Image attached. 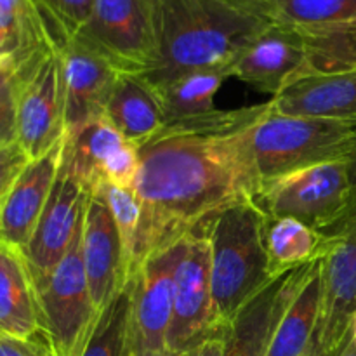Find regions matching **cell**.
Masks as SVG:
<instances>
[{
  "mask_svg": "<svg viewBox=\"0 0 356 356\" xmlns=\"http://www.w3.org/2000/svg\"><path fill=\"white\" fill-rule=\"evenodd\" d=\"M270 104L214 110L167 124L139 146L134 191L143 205L138 268L162 247L190 233H207L216 216L256 202L261 181L250 148V129Z\"/></svg>",
  "mask_w": 356,
  "mask_h": 356,
  "instance_id": "1",
  "label": "cell"
},
{
  "mask_svg": "<svg viewBox=\"0 0 356 356\" xmlns=\"http://www.w3.org/2000/svg\"><path fill=\"white\" fill-rule=\"evenodd\" d=\"M159 59L146 79L155 87L200 70H226L270 24L236 0H156Z\"/></svg>",
  "mask_w": 356,
  "mask_h": 356,
  "instance_id": "2",
  "label": "cell"
},
{
  "mask_svg": "<svg viewBox=\"0 0 356 356\" xmlns=\"http://www.w3.org/2000/svg\"><path fill=\"white\" fill-rule=\"evenodd\" d=\"M264 212L243 202L216 216L207 228L216 329L225 334L240 309L275 280L264 245Z\"/></svg>",
  "mask_w": 356,
  "mask_h": 356,
  "instance_id": "3",
  "label": "cell"
},
{
  "mask_svg": "<svg viewBox=\"0 0 356 356\" xmlns=\"http://www.w3.org/2000/svg\"><path fill=\"white\" fill-rule=\"evenodd\" d=\"M250 148L261 183L318 163L350 160L356 152V118L299 117L268 106L250 129Z\"/></svg>",
  "mask_w": 356,
  "mask_h": 356,
  "instance_id": "4",
  "label": "cell"
},
{
  "mask_svg": "<svg viewBox=\"0 0 356 356\" xmlns=\"http://www.w3.org/2000/svg\"><path fill=\"white\" fill-rule=\"evenodd\" d=\"M256 204L271 218H294L332 236L356 207L348 160L325 162L261 183Z\"/></svg>",
  "mask_w": 356,
  "mask_h": 356,
  "instance_id": "5",
  "label": "cell"
},
{
  "mask_svg": "<svg viewBox=\"0 0 356 356\" xmlns=\"http://www.w3.org/2000/svg\"><path fill=\"white\" fill-rule=\"evenodd\" d=\"M82 226L83 216L68 252L35 287L42 339L54 356H80L99 316L82 261Z\"/></svg>",
  "mask_w": 356,
  "mask_h": 356,
  "instance_id": "6",
  "label": "cell"
},
{
  "mask_svg": "<svg viewBox=\"0 0 356 356\" xmlns=\"http://www.w3.org/2000/svg\"><path fill=\"white\" fill-rule=\"evenodd\" d=\"M75 37L122 73L146 75L159 59L156 0H94Z\"/></svg>",
  "mask_w": 356,
  "mask_h": 356,
  "instance_id": "7",
  "label": "cell"
},
{
  "mask_svg": "<svg viewBox=\"0 0 356 356\" xmlns=\"http://www.w3.org/2000/svg\"><path fill=\"white\" fill-rule=\"evenodd\" d=\"M183 240L149 254L131 278L129 356H167L174 278L183 252Z\"/></svg>",
  "mask_w": 356,
  "mask_h": 356,
  "instance_id": "8",
  "label": "cell"
},
{
  "mask_svg": "<svg viewBox=\"0 0 356 356\" xmlns=\"http://www.w3.org/2000/svg\"><path fill=\"white\" fill-rule=\"evenodd\" d=\"M356 316V207L332 235L322 257V305L306 356H337L351 337Z\"/></svg>",
  "mask_w": 356,
  "mask_h": 356,
  "instance_id": "9",
  "label": "cell"
},
{
  "mask_svg": "<svg viewBox=\"0 0 356 356\" xmlns=\"http://www.w3.org/2000/svg\"><path fill=\"white\" fill-rule=\"evenodd\" d=\"M225 336L216 329L211 287V245L207 233H190L174 278L172 322L167 334V355H179L212 337Z\"/></svg>",
  "mask_w": 356,
  "mask_h": 356,
  "instance_id": "10",
  "label": "cell"
},
{
  "mask_svg": "<svg viewBox=\"0 0 356 356\" xmlns=\"http://www.w3.org/2000/svg\"><path fill=\"white\" fill-rule=\"evenodd\" d=\"M17 139L28 156L37 159L65 139V80L59 52L14 72Z\"/></svg>",
  "mask_w": 356,
  "mask_h": 356,
  "instance_id": "11",
  "label": "cell"
},
{
  "mask_svg": "<svg viewBox=\"0 0 356 356\" xmlns=\"http://www.w3.org/2000/svg\"><path fill=\"white\" fill-rule=\"evenodd\" d=\"M89 191L68 170L59 167L58 179L40 216L33 236L21 252L35 287L52 273L68 252L82 221Z\"/></svg>",
  "mask_w": 356,
  "mask_h": 356,
  "instance_id": "12",
  "label": "cell"
},
{
  "mask_svg": "<svg viewBox=\"0 0 356 356\" xmlns=\"http://www.w3.org/2000/svg\"><path fill=\"white\" fill-rule=\"evenodd\" d=\"M306 47L299 30L270 23L228 68L229 76L259 92L277 96L305 76Z\"/></svg>",
  "mask_w": 356,
  "mask_h": 356,
  "instance_id": "13",
  "label": "cell"
},
{
  "mask_svg": "<svg viewBox=\"0 0 356 356\" xmlns=\"http://www.w3.org/2000/svg\"><path fill=\"white\" fill-rule=\"evenodd\" d=\"M59 56L65 80V134H68L103 117L122 72L79 37H73Z\"/></svg>",
  "mask_w": 356,
  "mask_h": 356,
  "instance_id": "14",
  "label": "cell"
},
{
  "mask_svg": "<svg viewBox=\"0 0 356 356\" xmlns=\"http://www.w3.org/2000/svg\"><path fill=\"white\" fill-rule=\"evenodd\" d=\"M63 143L31 159L10 184L0 205V245L23 252L30 243L58 179Z\"/></svg>",
  "mask_w": 356,
  "mask_h": 356,
  "instance_id": "15",
  "label": "cell"
},
{
  "mask_svg": "<svg viewBox=\"0 0 356 356\" xmlns=\"http://www.w3.org/2000/svg\"><path fill=\"white\" fill-rule=\"evenodd\" d=\"M82 261L97 313L127 284L120 233L97 195L89 193L83 209Z\"/></svg>",
  "mask_w": 356,
  "mask_h": 356,
  "instance_id": "16",
  "label": "cell"
},
{
  "mask_svg": "<svg viewBox=\"0 0 356 356\" xmlns=\"http://www.w3.org/2000/svg\"><path fill=\"white\" fill-rule=\"evenodd\" d=\"M312 266L313 263L280 275L240 309L225 330L222 356H266L282 313L306 280Z\"/></svg>",
  "mask_w": 356,
  "mask_h": 356,
  "instance_id": "17",
  "label": "cell"
},
{
  "mask_svg": "<svg viewBox=\"0 0 356 356\" xmlns=\"http://www.w3.org/2000/svg\"><path fill=\"white\" fill-rule=\"evenodd\" d=\"M270 106L284 115L356 118V70L302 76L271 97Z\"/></svg>",
  "mask_w": 356,
  "mask_h": 356,
  "instance_id": "18",
  "label": "cell"
},
{
  "mask_svg": "<svg viewBox=\"0 0 356 356\" xmlns=\"http://www.w3.org/2000/svg\"><path fill=\"white\" fill-rule=\"evenodd\" d=\"M103 117L138 148L167 125L159 90L139 73H120Z\"/></svg>",
  "mask_w": 356,
  "mask_h": 356,
  "instance_id": "19",
  "label": "cell"
},
{
  "mask_svg": "<svg viewBox=\"0 0 356 356\" xmlns=\"http://www.w3.org/2000/svg\"><path fill=\"white\" fill-rule=\"evenodd\" d=\"M0 336L42 339L37 289L23 256L0 245Z\"/></svg>",
  "mask_w": 356,
  "mask_h": 356,
  "instance_id": "20",
  "label": "cell"
},
{
  "mask_svg": "<svg viewBox=\"0 0 356 356\" xmlns=\"http://www.w3.org/2000/svg\"><path fill=\"white\" fill-rule=\"evenodd\" d=\"M322 305V259L313 263L308 277L289 302L271 336L266 356H306L315 336Z\"/></svg>",
  "mask_w": 356,
  "mask_h": 356,
  "instance_id": "21",
  "label": "cell"
},
{
  "mask_svg": "<svg viewBox=\"0 0 356 356\" xmlns=\"http://www.w3.org/2000/svg\"><path fill=\"white\" fill-rule=\"evenodd\" d=\"M330 240L332 236L323 235L299 219L266 216L264 245L271 277L278 278L287 271L322 259L329 250Z\"/></svg>",
  "mask_w": 356,
  "mask_h": 356,
  "instance_id": "22",
  "label": "cell"
},
{
  "mask_svg": "<svg viewBox=\"0 0 356 356\" xmlns=\"http://www.w3.org/2000/svg\"><path fill=\"white\" fill-rule=\"evenodd\" d=\"M226 79H229L226 70H200L156 87L167 124L190 120L218 110L214 97Z\"/></svg>",
  "mask_w": 356,
  "mask_h": 356,
  "instance_id": "23",
  "label": "cell"
},
{
  "mask_svg": "<svg viewBox=\"0 0 356 356\" xmlns=\"http://www.w3.org/2000/svg\"><path fill=\"white\" fill-rule=\"evenodd\" d=\"M299 33L306 47L305 76L356 70V21L299 30Z\"/></svg>",
  "mask_w": 356,
  "mask_h": 356,
  "instance_id": "24",
  "label": "cell"
},
{
  "mask_svg": "<svg viewBox=\"0 0 356 356\" xmlns=\"http://www.w3.org/2000/svg\"><path fill=\"white\" fill-rule=\"evenodd\" d=\"M257 13L270 23L312 30L356 21V0H261Z\"/></svg>",
  "mask_w": 356,
  "mask_h": 356,
  "instance_id": "25",
  "label": "cell"
},
{
  "mask_svg": "<svg viewBox=\"0 0 356 356\" xmlns=\"http://www.w3.org/2000/svg\"><path fill=\"white\" fill-rule=\"evenodd\" d=\"M90 193L97 195L104 202L115 225H117L122 247H124L125 275H127V280H131L138 271L136 252H138L139 229H141L143 222L141 200L134 188L118 186V184L108 183V181H99Z\"/></svg>",
  "mask_w": 356,
  "mask_h": 356,
  "instance_id": "26",
  "label": "cell"
},
{
  "mask_svg": "<svg viewBox=\"0 0 356 356\" xmlns=\"http://www.w3.org/2000/svg\"><path fill=\"white\" fill-rule=\"evenodd\" d=\"M129 280L97 316L80 356H129V315H131Z\"/></svg>",
  "mask_w": 356,
  "mask_h": 356,
  "instance_id": "27",
  "label": "cell"
},
{
  "mask_svg": "<svg viewBox=\"0 0 356 356\" xmlns=\"http://www.w3.org/2000/svg\"><path fill=\"white\" fill-rule=\"evenodd\" d=\"M92 2L94 0H35L59 52L83 26Z\"/></svg>",
  "mask_w": 356,
  "mask_h": 356,
  "instance_id": "28",
  "label": "cell"
},
{
  "mask_svg": "<svg viewBox=\"0 0 356 356\" xmlns=\"http://www.w3.org/2000/svg\"><path fill=\"white\" fill-rule=\"evenodd\" d=\"M16 139V82L13 72L0 83V148L10 145Z\"/></svg>",
  "mask_w": 356,
  "mask_h": 356,
  "instance_id": "29",
  "label": "cell"
},
{
  "mask_svg": "<svg viewBox=\"0 0 356 356\" xmlns=\"http://www.w3.org/2000/svg\"><path fill=\"white\" fill-rule=\"evenodd\" d=\"M28 162H30V156L24 153L17 141L0 148V205L9 191L10 184L14 183L17 174L23 170Z\"/></svg>",
  "mask_w": 356,
  "mask_h": 356,
  "instance_id": "30",
  "label": "cell"
},
{
  "mask_svg": "<svg viewBox=\"0 0 356 356\" xmlns=\"http://www.w3.org/2000/svg\"><path fill=\"white\" fill-rule=\"evenodd\" d=\"M0 356H54L44 339L0 336Z\"/></svg>",
  "mask_w": 356,
  "mask_h": 356,
  "instance_id": "31",
  "label": "cell"
},
{
  "mask_svg": "<svg viewBox=\"0 0 356 356\" xmlns=\"http://www.w3.org/2000/svg\"><path fill=\"white\" fill-rule=\"evenodd\" d=\"M225 350V336L212 337V339L205 341L200 346L193 348L190 351H184L179 355H167V356H222Z\"/></svg>",
  "mask_w": 356,
  "mask_h": 356,
  "instance_id": "32",
  "label": "cell"
},
{
  "mask_svg": "<svg viewBox=\"0 0 356 356\" xmlns=\"http://www.w3.org/2000/svg\"><path fill=\"white\" fill-rule=\"evenodd\" d=\"M13 72H14V63L13 59H10V56L7 54L0 56V83H2V80Z\"/></svg>",
  "mask_w": 356,
  "mask_h": 356,
  "instance_id": "33",
  "label": "cell"
},
{
  "mask_svg": "<svg viewBox=\"0 0 356 356\" xmlns=\"http://www.w3.org/2000/svg\"><path fill=\"white\" fill-rule=\"evenodd\" d=\"M348 167H350V181H351V188H353V195L356 200V152L353 153V156L348 160Z\"/></svg>",
  "mask_w": 356,
  "mask_h": 356,
  "instance_id": "34",
  "label": "cell"
},
{
  "mask_svg": "<svg viewBox=\"0 0 356 356\" xmlns=\"http://www.w3.org/2000/svg\"><path fill=\"white\" fill-rule=\"evenodd\" d=\"M7 45H9V35H7L2 19H0V56L7 54Z\"/></svg>",
  "mask_w": 356,
  "mask_h": 356,
  "instance_id": "35",
  "label": "cell"
},
{
  "mask_svg": "<svg viewBox=\"0 0 356 356\" xmlns=\"http://www.w3.org/2000/svg\"><path fill=\"white\" fill-rule=\"evenodd\" d=\"M337 356H356V346L355 344H351V341H350V343L346 344V348H344V350L341 351Z\"/></svg>",
  "mask_w": 356,
  "mask_h": 356,
  "instance_id": "36",
  "label": "cell"
},
{
  "mask_svg": "<svg viewBox=\"0 0 356 356\" xmlns=\"http://www.w3.org/2000/svg\"><path fill=\"white\" fill-rule=\"evenodd\" d=\"M236 2L243 3V6H247V7H250V9L257 10V6H259L261 0H236Z\"/></svg>",
  "mask_w": 356,
  "mask_h": 356,
  "instance_id": "37",
  "label": "cell"
},
{
  "mask_svg": "<svg viewBox=\"0 0 356 356\" xmlns=\"http://www.w3.org/2000/svg\"><path fill=\"white\" fill-rule=\"evenodd\" d=\"M351 344H355L356 346V316L353 318V323H351V337H350Z\"/></svg>",
  "mask_w": 356,
  "mask_h": 356,
  "instance_id": "38",
  "label": "cell"
}]
</instances>
